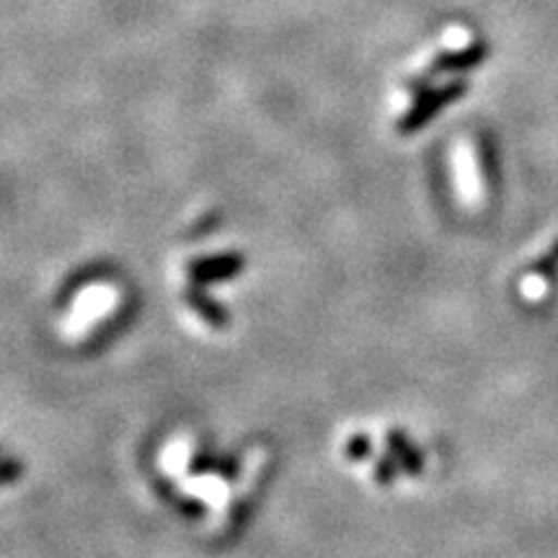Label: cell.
I'll list each match as a JSON object with an SVG mask.
<instances>
[{"label": "cell", "instance_id": "1", "mask_svg": "<svg viewBox=\"0 0 558 558\" xmlns=\"http://www.w3.org/2000/svg\"><path fill=\"white\" fill-rule=\"evenodd\" d=\"M465 90H469V83H465L463 78H458V81L448 83V86H439L435 90H429V94H422L414 107H411L409 114L399 122V130L403 132V135H411V132L422 130L424 124L432 120V117H437L439 111L448 107V104L458 101Z\"/></svg>", "mask_w": 558, "mask_h": 558}, {"label": "cell", "instance_id": "2", "mask_svg": "<svg viewBox=\"0 0 558 558\" xmlns=\"http://www.w3.org/2000/svg\"><path fill=\"white\" fill-rule=\"evenodd\" d=\"M486 54H488L486 41H473L471 47H465V50H458V52H442L435 62H432L429 75L463 73V70L478 68L481 62H484Z\"/></svg>", "mask_w": 558, "mask_h": 558}]
</instances>
